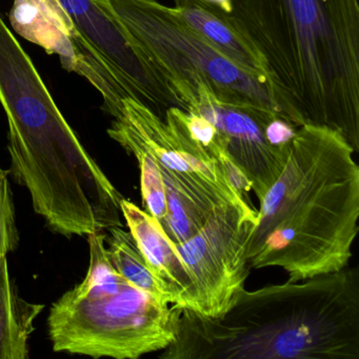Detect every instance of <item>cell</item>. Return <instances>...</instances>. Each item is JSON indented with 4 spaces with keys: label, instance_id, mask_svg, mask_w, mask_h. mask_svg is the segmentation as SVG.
<instances>
[{
    "label": "cell",
    "instance_id": "cell-1",
    "mask_svg": "<svg viewBox=\"0 0 359 359\" xmlns=\"http://www.w3.org/2000/svg\"><path fill=\"white\" fill-rule=\"evenodd\" d=\"M296 126L338 132L359 152L358 0H231Z\"/></svg>",
    "mask_w": 359,
    "mask_h": 359
},
{
    "label": "cell",
    "instance_id": "cell-2",
    "mask_svg": "<svg viewBox=\"0 0 359 359\" xmlns=\"http://www.w3.org/2000/svg\"><path fill=\"white\" fill-rule=\"evenodd\" d=\"M354 153L334 130L298 128L280 175L259 201L245 252L251 269L280 268L296 283L348 266L359 230Z\"/></svg>",
    "mask_w": 359,
    "mask_h": 359
},
{
    "label": "cell",
    "instance_id": "cell-3",
    "mask_svg": "<svg viewBox=\"0 0 359 359\" xmlns=\"http://www.w3.org/2000/svg\"><path fill=\"white\" fill-rule=\"evenodd\" d=\"M165 359H359L358 268L255 291L218 318L182 310Z\"/></svg>",
    "mask_w": 359,
    "mask_h": 359
},
{
    "label": "cell",
    "instance_id": "cell-4",
    "mask_svg": "<svg viewBox=\"0 0 359 359\" xmlns=\"http://www.w3.org/2000/svg\"><path fill=\"white\" fill-rule=\"evenodd\" d=\"M90 264L81 283L54 302L48 317L55 352L137 359L175 340L182 309L123 278L111 262L106 232L88 235Z\"/></svg>",
    "mask_w": 359,
    "mask_h": 359
},
{
    "label": "cell",
    "instance_id": "cell-5",
    "mask_svg": "<svg viewBox=\"0 0 359 359\" xmlns=\"http://www.w3.org/2000/svg\"><path fill=\"white\" fill-rule=\"evenodd\" d=\"M109 1L123 26L163 69L187 111L196 102L197 88L203 83L222 102L262 107L294 123L289 109L268 79L226 57L184 22L173 8L157 0Z\"/></svg>",
    "mask_w": 359,
    "mask_h": 359
},
{
    "label": "cell",
    "instance_id": "cell-6",
    "mask_svg": "<svg viewBox=\"0 0 359 359\" xmlns=\"http://www.w3.org/2000/svg\"><path fill=\"white\" fill-rule=\"evenodd\" d=\"M113 117L108 134L130 155L142 154L158 169L165 187L167 216L184 219L198 205L212 212L222 205L254 210L219 163L191 135L182 109L172 107L161 118L131 97L106 110Z\"/></svg>",
    "mask_w": 359,
    "mask_h": 359
},
{
    "label": "cell",
    "instance_id": "cell-7",
    "mask_svg": "<svg viewBox=\"0 0 359 359\" xmlns=\"http://www.w3.org/2000/svg\"><path fill=\"white\" fill-rule=\"evenodd\" d=\"M257 222V210L222 205L201 230L184 243H173L194 285L193 312L222 316L236 299L251 272L247 245Z\"/></svg>",
    "mask_w": 359,
    "mask_h": 359
},
{
    "label": "cell",
    "instance_id": "cell-8",
    "mask_svg": "<svg viewBox=\"0 0 359 359\" xmlns=\"http://www.w3.org/2000/svg\"><path fill=\"white\" fill-rule=\"evenodd\" d=\"M81 43L108 68L131 98L165 117L186 104L163 69L113 11L109 0H58Z\"/></svg>",
    "mask_w": 359,
    "mask_h": 359
},
{
    "label": "cell",
    "instance_id": "cell-9",
    "mask_svg": "<svg viewBox=\"0 0 359 359\" xmlns=\"http://www.w3.org/2000/svg\"><path fill=\"white\" fill-rule=\"evenodd\" d=\"M188 112L211 121L224 138L229 156L251 186L258 199L264 196L280 175L289 151L273 146L266 137V123L276 112L218 100L203 83Z\"/></svg>",
    "mask_w": 359,
    "mask_h": 359
},
{
    "label": "cell",
    "instance_id": "cell-10",
    "mask_svg": "<svg viewBox=\"0 0 359 359\" xmlns=\"http://www.w3.org/2000/svg\"><path fill=\"white\" fill-rule=\"evenodd\" d=\"M121 209L129 232L169 304L182 310L194 311L192 278L158 222L128 199H121Z\"/></svg>",
    "mask_w": 359,
    "mask_h": 359
},
{
    "label": "cell",
    "instance_id": "cell-11",
    "mask_svg": "<svg viewBox=\"0 0 359 359\" xmlns=\"http://www.w3.org/2000/svg\"><path fill=\"white\" fill-rule=\"evenodd\" d=\"M173 3L175 13L226 57L271 81L262 56L234 26L230 16L220 15L201 0H173Z\"/></svg>",
    "mask_w": 359,
    "mask_h": 359
},
{
    "label": "cell",
    "instance_id": "cell-12",
    "mask_svg": "<svg viewBox=\"0 0 359 359\" xmlns=\"http://www.w3.org/2000/svg\"><path fill=\"white\" fill-rule=\"evenodd\" d=\"M45 306L20 297L10 276L7 255L0 254V359H26L34 321Z\"/></svg>",
    "mask_w": 359,
    "mask_h": 359
},
{
    "label": "cell",
    "instance_id": "cell-13",
    "mask_svg": "<svg viewBox=\"0 0 359 359\" xmlns=\"http://www.w3.org/2000/svg\"><path fill=\"white\" fill-rule=\"evenodd\" d=\"M16 33L36 43L48 54H57L62 68L73 72L76 52L69 33L30 0H14L9 14Z\"/></svg>",
    "mask_w": 359,
    "mask_h": 359
},
{
    "label": "cell",
    "instance_id": "cell-14",
    "mask_svg": "<svg viewBox=\"0 0 359 359\" xmlns=\"http://www.w3.org/2000/svg\"><path fill=\"white\" fill-rule=\"evenodd\" d=\"M106 232L109 257L117 272L134 287L169 304L165 292L149 269L131 233L123 230V226H112Z\"/></svg>",
    "mask_w": 359,
    "mask_h": 359
},
{
    "label": "cell",
    "instance_id": "cell-15",
    "mask_svg": "<svg viewBox=\"0 0 359 359\" xmlns=\"http://www.w3.org/2000/svg\"><path fill=\"white\" fill-rule=\"evenodd\" d=\"M20 233L15 220L9 172L0 167V254L8 255L18 248Z\"/></svg>",
    "mask_w": 359,
    "mask_h": 359
},
{
    "label": "cell",
    "instance_id": "cell-16",
    "mask_svg": "<svg viewBox=\"0 0 359 359\" xmlns=\"http://www.w3.org/2000/svg\"><path fill=\"white\" fill-rule=\"evenodd\" d=\"M30 1L34 5L39 6L52 20L58 22L69 33L70 36L74 33L72 22H71V20L67 15L66 12L62 9L58 0H30Z\"/></svg>",
    "mask_w": 359,
    "mask_h": 359
}]
</instances>
